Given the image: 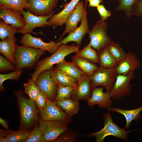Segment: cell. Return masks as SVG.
<instances>
[{"label": "cell", "mask_w": 142, "mask_h": 142, "mask_svg": "<svg viewBox=\"0 0 142 142\" xmlns=\"http://www.w3.org/2000/svg\"><path fill=\"white\" fill-rule=\"evenodd\" d=\"M79 48L75 43L71 45L62 44L50 56L42 59L38 63L31 79L35 82L38 76L42 72L50 70L54 65L62 61L67 55L77 53L79 50Z\"/></svg>", "instance_id": "obj_1"}, {"label": "cell", "mask_w": 142, "mask_h": 142, "mask_svg": "<svg viewBox=\"0 0 142 142\" xmlns=\"http://www.w3.org/2000/svg\"><path fill=\"white\" fill-rule=\"evenodd\" d=\"M104 119V127L99 131L92 133L87 135L89 137H94L95 142H103L106 136L112 135L127 141L128 135L131 130H126L121 128L113 121L111 116L109 113H105L103 115Z\"/></svg>", "instance_id": "obj_2"}, {"label": "cell", "mask_w": 142, "mask_h": 142, "mask_svg": "<svg viewBox=\"0 0 142 142\" xmlns=\"http://www.w3.org/2000/svg\"><path fill=\"white\" fill-rule=\"evenodd\" d=\"M45 51L24 45H17L15 54L16 70L32 66Z\"/></svg>", "instance_id": "obj_3"}, {"label": "cell", "mask_w": 142, "mask_h": 142, "mask_svg": "<svg viewBox=\"0 0 142 142\" xmlns=\"http://www.w3.org/2000/svg\"><path fill=\"white\" fill-rule=\"evenodd\" d=\"M107 24L102 19L97 21L91 31L88 33L89 43L94 49L98 51L107 46L111 39L107 32Z\"/></svg>", "instance_id": "obj_4"}, {"label": "cell", "mask_w": 142, "mask_h": 142, "mask_svg": "<svg viewBox=\"0 0 142 142\" xmlns=\"http://www.w3.org/2000/svg\"><path fill=\"white\" fill-rule=\"evenodd\" d=\"M116 66L109 68L98 67L90 76L92 89L100 86L104 88L106 91H110L115 80L117 74Z\"/></svg>", "instance_id": "obj_5"}, {"label": "cell", "mask_w": 142, "mask_h": 142, "mask_svg": "<svg viewBox=\"0 0 142 142\" xmlns=\"http://www.w3.org/2000/svg\"><path fill=\"white\" fill-rule=\"evenodd\" d=\"M21 122L25 127L30 126L38 119L39 111L34 101L32 99H27L22 96H18Z\"/></svg>", "instance_id": "obj_6"}, {"label": "cell", "mask_w": 142, "mask_h": 142, "mask_svg": "<svg viewBox=\"0 0 142 142\" xmlns=\"http://www.w3.org/2000/svg\"><path fill=\"white\" fill-rule=\"evenodd\" d=\"M134 76V71L127 75L117 74L113 85L110 91L111 98L118 100L130 95L132 89L130 82Z\"/></svg>", "instance_id": "obj_7"}, {"label": "cell", "mask_w": 142, "mask_h": 142, "mask_svg": "<svg viewBox=\"0 0 142 142\" xmlns=\"http://www.w3.org/2000/svg\"><path fill=\"white\" fill-rule=\"evenodd\" d=\"M54 14L45 16L35 15L30 12L29 10L25 11L24 9L22 13L25 22V25L23 28L18 29L17 33L23 35L28 33H33L36 35L43 34L42 32H33L35 28L39 27L48 26V20Z\"/></svg>", "instance_id": "obj_8"}, {"label": "cell", "mask_w": 142, "mask_h": 142, "mask_svg": "<svg viewBox=\"0 0 142 142\" xmlns=\"http://www.w3.org/2000/svg\"><path fill=\"white\" fill-rule=\"evenodd\" d=\"M55 101L48 99L45 107L40 110L42 119L45 121H59L69 124L71 117L62 110Z\"/></svg>", "instance_id": "obj_9"}, {"label": "cell", "mask_w": 142, "mask_h": 142, "mask_svg": "<svg viewBox=\"0 0 142 142\" xmlns=\"http://www.w3.org/2000/svg\"><path fill=\"white\" fill-rule=\"evenodd\" d=\"M41 129L46 141L56 140L63 133L68 130L67 124L59 121H45L42 119L39 121Z\"/></svg>", "instance_id": "obj_10"}, {"label": "cell", "mask_w": 142, "mask_h": 142, "mask_svg": "<svg viewBox=\"0 0 142 142\" xmlns=\"http://www.w3.org/2000/svg\"><path fill=\"white\" fill-rule=\"evenodd\" d=\"M20 42L23 45L46 50L50 53L54 52L63 44L60 41L56 42L50 41L46 43L41 38L34 37L30 33L23 34Z\"/></svg>", "instance_id": "obj_11"}, {"label": "cell", "mask_w": 142, "mask_h": 142, "mask_svg": "<svg viewBox=\"0 0 142 142\" xmlns=\"http://www.w3.org/2000/svg\"><path fill=\"white\" fill-rule=\"evenodd\" d=\"M59 0H28L30 7L28 10L37 16H45L54 14V9Z\"/></svg>", "instance_id": "obj_12"}, {"label": "cell", "mask_w": 142, "mask_h": 142, "mask_svg": "<svg viewBox=\"0 0 142 142\" xmlns=\"http://www.w3.org/2000/svg\"><path fill=\"white\" fill-rule=\"evenodd\" d=\"M35 82L49 99L52 100L56 96L57 86L51 77L50 70L40 73Z\"/></svg>", "instance_id": "obj_13"}, {"label": "cell", "mask_w": 142, "mask_h": 142, "mask_svg": "<svg viewBox=\"0 0 142 142\" xmlns=\"http://www.w3.org/2000/svg\"><path fill=\"white\" fill-rule=\"evenodd\" d=\"M87 3L86 1L80 26L74 31L69 33L67 37L61 40L60 41L63 44H66L69 42H73L76 43L77 46L80 47L84 36L90 31L87 18V12L86 10Z\"/></svg>", "instance_id": "obj_14"}, {"label": "cell", "mask_w": 142, "mask_h": 142, "mask_svg": "<svg viewBox=\"0 0 142 142\" xmlns=\"http://www.w3.org/2000/svg\"><path fill=\"white\" fill-rule=\"evenodd\" d=\"M103 87L96 88L92 91L91 96L87 100V104L90 107L96 105H98L100 108H106L108 109L113 105L111 99L110 91L104 92Z\"/></svg>", "instance_id": "obj_15"}, {"label": "cell", "mask_w": 142, "mask_h": 142, "mask_svg": "<svg viewBox=\"0 0 142 142\" xmlns=\"http://www.w3.org/2000/svg\"><path fill=\"white\" fill-rule=\"evenodd\" d=\"M85 5L83 1H79L69 16L66 23V27L58 42L61 40L66 34L74 31L78 28L79 22L81 21L85 8Z\"/></svg>", "instance_id": "obj_16"}, {"label": "cell", "mask_w": 142, "mask_h": 142, "mask_svg": "<svg viewBox=\"0 0 142 142\" xmlns=\"http://www.w3.org/2000/svg\"><path fill=\"white\" fill-rule=\"evenodd\" d=\"M80 0H72L65 5L63 9L53 14L48 20V26L53 27L61 26L65 24L69 14Z\"/></svg>", "instance_id": "obj_17"}, {"label": "cell", "mask_w": 142, "mask_h": 142, "mask_svg": "<svg viewBox=\"0 0 142 142\" xmlns=\"http://www.w3.org/2000/svg\"><path fill=\"white\" fill-rule=\"evenodd\" d=\"M77 82L72 94L73 99L76 101L87 100L91 96L92 90L90 76L85 75Z\"/></svg>", "instance_id": "obj_18"}, {"label": "cell", "mask_w": 142, "mask_h": 142, "mask_svg": "<svg viewBox=\"0 0 142 142\" xmlns=\"http://www.w3.org/2000/svg\"><path fill=\"white\" fill-rule=\"evenodd\" d=\"M140 66L139 59L136 54L129 51L126 57L116 67L117 73L127 75Z\"/></svg>", "instance_id": "obj_19"}, {"label": "cell", "mask_w": 142, "mask_h": 142, "mask_svg": "<svg viewBox=\"0 0 142 142\" xmlns=\"http://www.w3.org/2000/svg\"><path fill=\"white\" fill-rule=\"evenodd\" d=\"M20 13L10 9H0V18L6 23L19 29L23 28L25 22Z\"/></svg>", "instance_id": "obj_20"}, {"label": "cell", "mask_w": 142, "mask_h": 142, "mask_svg": "<svg viewBox=\"0 0 142 142\" xmlns=\"http://www.w3.org/2000/svg\"><path fill=\"white\" fill-rule=\"evenodd\" d=\"M15 37H8L0 42V52L13 64L15 63V54L17 48Z\"/></svg>", "instance_id": "obj_21"}, {"label": "cell", "mask_w": 142, "mask_h": 142, "mask_svg": "<svg viewBox=\"0 0 142 142\" xmlns=\"http://www.w3.org/2000/svg\"><path fill=\"white\" fill-rule=\"evenodd\" d=\"M51 77L57 86H62L74 88L77 84L76 79L59 69H50Z\"/></svg>", "instance_id": "obj_22"}, {"label": "cell", "mask_w": 142, "mask_h": 142, "mask_svg": "<svg viewBox=\"0 0 142 142\" xmlns=\"http://www.w3.org/2000/svg\"><path fill=\"white\" fill-rule=\"evenodd\" d=\"M55 68L76 79L77 82L86 75L73 62H68L64 59L57 64Z\"/></svg>", "instance_id": "obj_23"}, {"label": "cell", "mask_w": 142, "mask_h": 142, "mask_svg": "<svg viewBox=\"0 0 142 142\" xmlns=\"http://www.w3.org/2000/svg\"><path fill=\"white\" fill-rule=\"evenodd\" d=\"M109 111H114L123 115L126 120V125L124 128L128 129L131 122L137 121L141 117L140 113L142 111V106L133 109L125 110L120 108L110 107L108 109Z\"/></svg>", "instance_id": "obj_24"}, {"label": "cell", "mask_w": 142, "mask_h": 142, "mask_svg": "<svg viewBox=\"0 0 142 142\" xmlns=\"http://www.w3.org/2000/svg\"><path fill=\"white\" fill-rule=\"evenodd\" d=\"M72 62L86 75L90 76L98 67L95 63L83 58L75 55L72 57Z\"/></svg>", "instance_id": "obj_25"}, {"label": "cell", "mask_w": 142, "mask_h": 142, "mask_svg": "<svg viewBox=\"0 0 142 142\" xmlns=\"http://www.w3.org/2000/svg\"><path fill=\"white\" fill-rule=\"evenodd\" d=\"M30 7L28 0H5L0 2V9H10L22 14L24 9L28 10Z\"/></svg>", "instance_id": "obj_26"}, {"label": "cell", "mask_w": 142, "mask_h": 142, "mask_svg": "<svg viewBox=\"0 0 142 142\" xmlns=\"http://www.w3.org/2000/svg\"><path fill=\"white\" fill-rule=\"evenodd\" d=\"M55 102L71 117L78 112L79 105V101L74 100L70 98H64Z\"/></svg>", "instance_id": "obj_27"}, {"label": "cell", "mask_w": 142, "mask_h": 142, "mask_svg": "<svg viewBox=\"0 0 142 142\" xmlns=\"http://www.w3.org/2000/svg\"><path fill=\"white\" fill-rule=\"evenodd\" d=\"M98 63L99 66L105 68H111L116 66L118 63L109 52L107 47L97 51Z\"/></svg>", "instance_id": "obj_28"}, {"label": "cell", "mask_w": 142, "mask_h": 142, "mask_svg": "<svg viewBox=\"0 0 142 142\" xmlns=\"http://www.w3.org/2000/svg\"><path fill=\"white\" fill-rule=\"evenodd\" d=\"M75 55L83 58L94 63H98L97 51L89 43L82 49L79 50Z\"/></svg>", "instance_id": "obj_29"}, {"label": "cell", "mask_w": 142, "mask_h": 142, "mask_svg": "<svg viewBox=\"0 0 142 142\" xmlns=\"http://www.w3.org/2000/svg\"><path fill=\"white\" fill-rule=\"evenodd\" d=\"M107 47L109 52L116 60L118 64L126 56L127 53L120 45L111 40Z\"/></svg>", "instance_id": "obj_30"}, {"label": "cell", "mask_w": 142, "mask_h": 142, "mask_svg": "<svg viewBox=\"0 0 142 142\" xmlns=\"http://www.w3.org/2000/svg\"><path fill=\"white\" fill-rule=\"evenodd\" d=\"M18 29L6 23L2 19L0 20V38L2 40L8 37H14Z\"/></svg>", "instance_id": "obj_31"}, {"label": "cell", "mask_w": 142, "mask_h": 142, "mask_svg": "<svg viewBox=\"0 0 142 142\" xmlns=\"http://www.w3.org/2000/svg\"><path fill=\"white\" fill-rule=\"evenodd\" d=\"M25 91L29 96L30 98L34 101L41 91L35 82L31 79L23 85Z\"/></svg>", "instance_id": "obj_32"}, {"label": "cell", "mask_w": 142, "mask_h": 142, "mask_svg": "<svg viewBox=\"0 0 142 142\" xmlns=\"http://www.w3.org/2000/svg\"><path fill=\"white\" fill-rule=\"evenodd\" d=\"M138 0H119V4L115 12L123 11L128 18H130V12L131 8Z\"/></svg>", "instance_id": "obj_33"}, {"label": "cell", "mask_w": 142, "mask_h": 142, "mask_svg": "<svg viewBox=\"0 0 142 142\" xmlns=\"http://www.w3.org/2000/svg\"><path fill=\"white\" fill-rule=\"evenodd\" d=\"M31 132L27 130H19L12 133L6 137L8 142H20L24 140L28 137Z\"/></svg>", "instance_id": "obj_34"}, {"label": "cell", "mask_w": 142, "mask_h": 142, "mask_svg": "<svg viewBox=\"0 0 142 142\" xmlns=\"http://www.w3.org/2000/svg\"><path fill=\"white\" fill-rule=\"evenodd\" d=\"M74 88L69 87L58 86L57 88L56 95L54 101L64 98H70L72 95Z\"/></svg>", "instance_id": "obj_35"}, {"label": "cell", "mask_w": 142, "mask_h": 142, "mask_svg": "<svg viewBox=\"0 0 142 142\" xmlns=\"http://www.w3.org/2000/svg\"><path fill=\"white\" fill-rule=\"evenodd\" d=\"M24 141L44 142L46 140L42 131L39 127L34 129Z\"/></svg>", "instance_id": "obj_36"}, {"label": "cell", "mask_w": 142, "mask_h": 142, "mask_svg": "<svg viewBox=\"0 0 142 142\" xmlns=\"http://www.w3.org/2000/svg\"><path fill=\"white\" fill-rule=\"evenodd\" d=\"M58 139L55 140L56 141L62 142H80L82 141L77 140L76 137L78 133L68 130L62 133Z\"/></svg>", "instance_id": "obj_37"}, {"label": "cell", "mask_w": 142, "mask_h": 142, "mask_svg": "<svg viewBox=\"0 0 142 142\" xmlns=\"http://www.w3.org/2000/svg\"><path fill=\"white\" fill-rule=\"evenodd\" d=\"M22 70H17L11 72L9 73L1 74L0 75V88L1 90H3L4 88L3 85V82L8 79L16 80L17 79L22 73Z\"/></svg>", "instance_id": "obj_38"}, {"label": "cell", "mask_w": 142, "mask_h": 142, "mask_svg": "<svg viewBox=\"0 0 142 142\" xmlns=\"http://www.w3.org/2000/svg\"><path fill=\"white\" fill-rule=\"evenodd\" d=\"M1 55H0V71L3 72L9 70H16L15 66L8 60Z\"/></svg>", "instance_id": "obj_39"}, {"label": "cell", "mask_w": 142, "mask_h": 142, "mask_svg": "<svg viewBox=\"0 0 142 142\" xmlns=\"http://www.w3.org/2000/svg\"><path fill=\"white\" fill-rule=\"evenodd\" d=\"M48 99L46 95L41 91L34 100L39 110L45 107Z\"/></svg>", "instance_id": "obj_40"}, {"label": "cell", "mask_w": 142, "mask_h": 142, "mask_svg": "<svg viewBox=\"0 0 142 142\" xmlns=\"http://www.w3.org/2000/svg\"><path fill=\"white\" fill-rule=\"evenodd\" d=\"M130 15L142 17V0H138L136 2L131 8Z\"/></svg>", "instance_id": "obj_41"}, {"label": "cell", "mask_w": 142, "mask_h": 142, "mask_svg": "<svg viewBox=\"0 0 142 142\" xmlns=\"http://www.w3.org/2000/svg\"><path fill=\"white\" fill-rule=\"evenodd\" d=\"M96 7L101 19L102 20L104 21L106 20L110 16L111 11L106 9L103 5H99Z\"/></svg>", "instance_id": "obj_42"}, {"label": "cell", "mask_w": 142, "mask_h": 142, "mask_svg": "<svg viewBox=\"0 0 142 142\" xmlns=\"http://www.w3.org/2000/svg\"><path fill=\"white\" fill-rule=\"evenodd\" d=\"M88 2V6L89 7H97L100 3L103 2V0H84Z\"/></svg>", "instance_id": "obj_43"}, {"label": "cell", "mask_w": 142, "mask_h": 142, "mask_svg": "<svg viewBox=\"0 0 142 142\" xmlns=\"http://www.w3.org/2000/svg\"><path fill=\"white\" fill-rule=\"evenodd\" d=\"M0 123L4 128L7 129L8 126L6 121L1 117L0 118Z\"/></svg>", "instance_id": "obj_44"}, {"label": "cell", "mask_w": 142, "mask_h": 142, "mask_svg": "<svg viewBox=\"0 0 142 142\" xmlns=\"http://www.w3.org/2000/svg\"><path fill=\"white\" fill-rule=\"evenodd\" d=\"M0 142H8L6 137H0Z\"/></svg>", "instance_id": "obj_45"}, {"label": "cell", "mask_w": 142, "mask_h": 142, "mask_svg": "<svg viewBox=\"0 0 142 142\" xmlns=\"http://www.w3.org/2000/svg\"><path fill=\"white\" fill-rule=\"evenodd\" d=\"M5 0H0V2L3 1Z\"/></svg>", "instance_id": "obj_46"}]
</instances>
